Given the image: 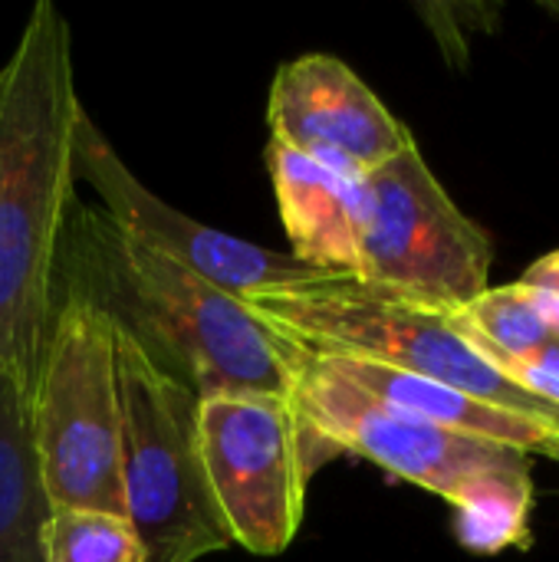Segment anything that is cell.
I'll use <instances>...</instances> for the list:
<instances>
[{
	"label": "cell",
	"mask_w": 559,
	"mask_h": 562,
	"mask_svg": "<svg viewBox=\"0 0 559 562\" xmlns=\"http://www.w3.org/2000/svg\"><path fill=\"white\" fill-rule=\"evenodd\" d=\"M82 112L69 23L40 0L0 66V372L26 395L56 310Z\"/></svg>",
	"instance_id": "cell-1"
},
{
	"label": "cell",
	"mask_w": 559,
	"mask_h": 562,
	"mask_svg": "<svg viewBox=\"0 0 559 562\" xmlns=\"http://www.w3.org/2000/svg\"><path fill=\"white\" fill-rule=\"evenodd\" d=\"M56 293L92 306L198 398L290 395L293 342L244 300L132 240L102 207L72 204L59 240Z\"/></svg>",
	"instance_id": "cell-2"
},
{
	"label": "cell",
	"mask_w": 559,
	"mask_h": 562,
	"mask_svg": "<svg viewBox=\"0 0 559 562\" xmlns=\"http://www.w3.org/2000/svg\"><path fill=\"white\" fill-rule=\"evenodd\" d=\"M290 402L310 474L349 451L448 501L458 510V540L468 550L497 553L530 543V454L399 412L343 379L326 356L297 342Z\"/></svg>",
	"instance_id": "cell-3"
},
{
	"label": "cell",
	"mask_w": 559,
	"mask_h": 562,
	"mask_svg": "<svg viewBox=\"0 0 559 562\" xmlns=\"http://www.w3.org/2000/svg\"><path fill=\"white\" fill-rule=\"evenodd\" d=\"M244 306L316 356L385 366L530 418L559 435V405L511 382L484 359L455 323V313L422 306L353 277H323L247 296Z\"/></svg>",
	"instance_id": "cell-4"
},
{
	"label": "cell",
	"mask_w": 559,
	"mask_h": 562,
	"mask_svg": "<svg viewBox=\"0 0 559 562\" xmlns=\"http://www.w3.org/2000/svg\"><path fill=\"white\" fill-rule=\"evenodd\" d=\"M109 333L119 379L122 501L145 562H198L231 550L201 464V398L158 369L125 333L112 326Z\"/></svg>",
	"instance_id": "cell-5"
},
{
	"label": "cell",
	"mask_w": 559,
	"mask_h": 562,
	"mask_svg": "<svg viewBox=\"0 0 559 562\" xmlns=\"http://www.w3.org/2000/svg\"><path fill=\"white\" fill-rule=\"evenodd\" d=\"M30 435L49 507L125 517L112 333L92 306L66 293H56L33 382Z\"/></svg>",
	"instance_id": "cell-6"
},
{
	"label": "cell",
	"mask_w": 559,
	"mask_h": 562,
	"mask_svg": "<svg viewBox=\"0 0 559 562\" xmlns=\"http://www.w3.org/2000/svg\"><path fill=\"white\" fill-rule=\"evenodd\" d=\"M356 280L461 313L488 290L491 240L458 211L418 145L356 181Z\"/></svg>",
	"instance_id": "cell-7"
},
{
	"label": "cell",
	"mask_w": 559,
	"mask_h": 562,
	"mask_svg": "<svg viewBox=\"0 0 559 562\" xmlns=\"http://www.w3.org/2000/svg\"><path fill=\"white\" fill-rule=\"evenodd\" d=\"M198 445L231 547L250 557L287 553L303 524L310 481L290 395H204L198 402Z\"/></svg>",
	"instance_id": "cell-8"
},
{
	"label": "cell",
	"mask_w": 559,
	"mask_h": 562,
	"mask_svg": "<svg viewBox=\"0 0 559 562\" xmlns=\"http://www.w3.org/2000/svg\"><path fill=\"white\" fill-rule=\"evenodd\" d=\"M76 181H86L99 194L102 214L132 240L181 263L185 270L237 300L303 286L326 277L300 263L293 254L250 244L175 211L132 175V168L119 158L89 112H82L76 125Z\"/></svg>",
	"instance_id": "cell-9"
},
{
	"label": "cell",
	"mask_w": 559,
	"mask_h": 562,
	"mask_svg": "<svg viewBox=\"0 0 559 562\" xmlns=\"http://www.w3.org/2000/svg\"><path fill=\"white\" fill-rule=\"evenodd\" d=\"M270 142L300 151L346 178L412 148V132L336 56L310 53L277 69L267 102Z\"/></svg>",
	"instance_id": "cell-10"
},
{
	"label": "cell",
	"mask_w": 559,
	"mask_h": 562,
	"mask_svg": "<svg viewBox=\"0 0 559 562\" xmlns=\"http://www.w3.org/2000/svg\"><path fill=\"white\" fill-rule=\"evenodd\" d=\"M264 158L293 257L326 277L356 280L359 273L356 181L359 178H346L277 142H267Z\"/></svg>",
	"instance_id": "cell-11"
},
{
	"label": "cell",
	"mask_w": 559,
	"mask_h": 562,
	"mask_svg": "<svg viewBox=\"0 0 559 562\" xmlns=\"http://www.w3.org/2000/svg\"><path fill=\"white\" fill-rule=\"evenodd\" d=\"M336 372L343 379H349L353 385H359L362 392H369L372 398L418 415L425 422H435L448 431H461V435H474L484 441H501L511 445L524 454H544L559 461V435L511 412H501L488 402H478L471 395H461L455 389L385 369V366H372V362H356V359H336L326 356Z\"/></svg>",
	"instance_id": "cell-12"
},
{
	"label": "cell",
	"mask_w": 559,
	"mask_h": 562,
	"mask_svg": "<svg viewBox=\"0 0 559 562\" xmlns=\"http://www.w3.org/2000/svg\"><path fill=\"white\" fill-rule=\"evenodd\" d=\"M49 510L33 454L30 395L0 372V562H43Z\"/></svg>",
	"instance_id": "cell-13"
},
{
	"label": "cell",
	"mask_w": 559,
	"mask_h": 562,
	"mask_svg": "<svg viewBox=\"0 0 559 562\" xmlns=\"http://www.w3.org/2000/svg\"><path fill=\"white\" fill-rule=\"evenodd\" d=\"M43 562H145V547L122 514L53 507L43 527Z\"/></svg>",
	"instance_id": "cell-14"
},
{
	"label": "cell",
	"mask_w": 559,
	"mask_h": 562,
	"mask_svg": "<svg viewBox=\"0 0 559 562\" xmlns=\"http://www.w3.org/2000/svg\"><path fill=\"white\" fill-rule=\"evenodd\" d=\"M521 286L537 290V293H554V296H559V250L557 254L540 257V260L521 277Z\"/></svg>",
	"instance_id": "cell-15"
}]
</instances>
